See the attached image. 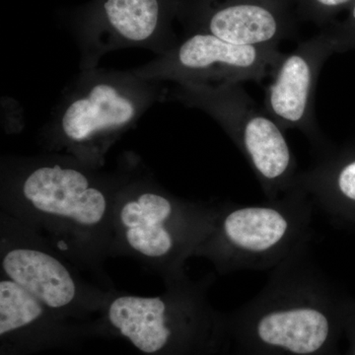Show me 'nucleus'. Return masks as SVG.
I'll return each instance as SVG.
<instances>
[{"label": "nucleus", "instance_id": "f03ea898", "mask_svg": "<svg viewBox=\"0 0 355 355\" xmlns=\"http://www.w3.org/2000/svg\"><path fill=\"white\" fill-rule=\"evenodd\" d=\"M342 302L306 246L273 268L263 288L236 313L233 324L248 345L263 354H323Z\"/></svg>", "mask_w": 355, "mask_h": 355}, {"label": "nucleus", "instance_id": "9b49d317", "mask_svg": "<svg viewBox=\"0 0 355 355\" xmlns=\"http://www.w3.org/2000/svg\"><path fill=\"white\" fill-rule=\"evenodd\" d=\"M207 34L239 46L275 48L280 23L275 11L253 2H238L217 9L207 21Z\"/></svg>", "mask_w": 355, "mask_h": 355}, {"label": "nucleus", "instance_id": "39448f33", "mask_svg": "<svg viewBox=\"0 0 355 355\" xmlns=\"http://www.w3.org/2000/svg\"><path fill=\"white\" fill-rule=\"evenodd\" d=\"M313 205L297 186L261 205H219L195 257L207 259L221 275L275 268L309 246Z\"/></svg>", "mask_w": 355, "mask_h": 355}, {"label": "nucleus", "instance_id": "423d86ee", "mask_svg": "<svg viewBox=\"0 0 355 355\" xmlns=\"http://www.w3.org/2000/svg\"><path fill=\"white\" fill-rule=\"evenodd\" d=\"M172 94L220 125L247 159L268 200L295 186L297 165L284 130L257 106L241 84H176Z\"/></svg>", "mask_w": 355, "mask_h": 355}, {"label": "nucleus", "instance_id": "20e7f679", "mask_svg": "<svg viewBox=\"0 0 355 355\" xmlns=\"http://www.w3.org/2000/svg\"><path fill=\"white\" fill-rule=\"evenodd\" d=\"M164 95L162 83L132 69L81 70L46 125V146L99 170L111 147Z\"/></svg>", "mask_w": 355, "mask_h": 355}, {"label": "nucleus", "instance_id": "0eeeda50", "mask_svg": "<svg viewBox=\"0 0 355 355\" xmlns=\"http://www.w3.org/2000/svg\"><path fill=\"white\" fill-rule=\"evenodd\" d=\"M0 272L62 315L102 311L114 287L89 284L24 222L0 212Z\"/></svg>", "mask_w": 355, "mask_h": 355}, {"label": "nucleus", "instance_id": "4468645a", "mask_svg": "<svg viewBox=\"0 0 355 355\" xmlns=\"http://www.w3.org/2000/svg\"><path fill=\"white\" fill-rule=\"evenodd\" d=\"M352 19H354V21L355 22V6L354 7V9H352Z\"/></svg>", "mask_w": 355, "mask_h": 355}, {"label": "nucleus", "instance_id": "1a4fd4ad", "mask_svg": "<svg viewBox=\"0 0 355 355\" xmlns=\"http://www.w3.org/2000/svg\"><path fill=\"white\" fill-rule=\"evenodd\" d=\"M282 55L275 48L239 46L198 33L132 71L161 83L241 84L272 76Z\"/></svg>", "mask_w": 355, "mask_h": 355}, {"label": "nucleus", "instance_id": "6e6552de", "mask_svg": "<svg viewBox=\"0 0 355 355\" xmlns=\"http://www.w3.org/2000/svg\"><path fill=\"white\" fill-rule=\"evenodd\" d=\"M211 282L209 277L198 282L187 277L147 297L114 288L102 312L107 323L140 352L163 354L182 338L219 326L220 316L207 297Z\"/></svg>", "mask_w": 355, "mask_h": 355}, {"label": "nucleus", "instance_id": "7ed1b4c3", "mask_svg": "<svg viewBox=\"0 0 355 355\" xmlns=\"http://www.w3.org/2000/svg\"><path fill=\"white\" fill-rule=\"evenodd\" d=\"M218 205L176 197L151 177L123 173L112 214V257L135 259L165 286L186 279L184 265L211 230Z\"/></svg>", "mask_w": 355, "mask_h": 355}, {"label": "nucleus", "instance_id": "ddd939ff", "mask_svg": "<svg viewBox=\"0 0 355 355\" xmlns=\"http://www.w3.org/2000/svg\"><path fill=\"white\" fill-rule=\"evenodd\" d=\"M352 0H314L315 3L320 8H336V7L345 6Z\"/></svg>", "mask_w": 355, "mask_h": 355}, {"label": "nucleus", "instance_id": "2eb2a0df", "mask_svg": "<svg viewBox=\"0 0 355 355\" xmlns=\"http://www.w3.org/2000/svg\"><path fill=\"white\" fill-rule=\"evenodd\" d=\"M354 355H355V350H354Z\"/></svg>", "mask_w": 355, "mask_h": 355}, {"label": "nucleus", "instance_id": "9d476101", "mask_svg": "<svg viewBox=\"0 0 355 355\" xmlns=\"http://www.w3.org/2000/svg\"><path fill=\"white\" fill-rule=\"evenodd\" d=\"M334 53H338L336 40L321 37L280 58L266 90L265 111L282 130H300L320 142L315 92L322 67Z\"/></svg>", "mask_w": 355, "mask_h": 355}, {"label": "nucleus", "instance_id": "f257e3e1", "mask_svg": "<svg viewBox=\"0 0 355 355\" xmlns=\"http://www.w3.org/2000/svg\"><path fill=\"white\" fill-rule=\"evenodd\" d=\"M121 175H106L67 154L2 158L0 207L43 236L76 268L106 280L114 198Z\"/></svg>", "mask_w": 355, "mask_h": 355}, {"label": "nucleus", "instance_id": "f8f14e48", "mask_svg": "<svg viewBox=\"0 0 355 355\" xmlns=\"http://www.w3.org/2000/svg\"><path fill=\"white\" fill-rule=\"evenodd\" d=\"M105 19L113 32L105 53L123 46H154L160 25L158 0H106Z\"/></svg>", "mask_w": 355, "mask_h": 355}]
</instances>
